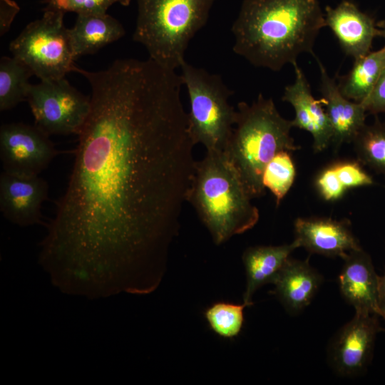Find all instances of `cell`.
Segmentation results:
<instances>
[{
  "mask_svg": "<svg viewBox=\"0 0 385 385\" xmlns=\"http://www.w3.org/2000/svg\"><path fill=\"white\" fill-rule=\"evenodd\" d=\"M76 72L91 86V108L38 262L56 284L88 297L153 291L195 168L181 76L150 58Z\"/></svg>",
  "mask_w": 385,
  "mask_h": 385,
  "instance_id": "cell-1",
  "label": "cell"
},
{
  "mask_svg": "<svg viewBox=\"0 0 385 385\" xmlns=\"http://www.w3.org/2000/svg\"><path fill=\"white\" fill-rule=\"evenodd\" d=\"M326 26L319 0H243L232 24L233 51L256 67L279 71L312 51Z\"/></svg>",
  "mask_w": 385,
  "mask_h": 385,
  "instance_id": "cell-2",
  "label": "cell"
},
{
  "mask_svg": "<svg viewBox=\"0 0 385 385\" xmlns=\"http://www.w3.org/2000/svg\"><path fill=\"white\" fill-rule=\"evenodd\" d=\"M224 151H207L195 163L187 202L197 212L214 242L221 245L252 229L259 210Z\"/></svg>",
  "mask_w": 385,
  "mask_h": 385,
  "instance_id": "cell-3",
  "label": "cell"
},
{
  "mask_svg": "<svg viewBox=\"0 0 385 385\" xmlns=\"http://www.w3.org/2000/svg\"><path fill=\"white\" fill-rule=\"evenodd\" d=\"M292 127L273 100L262 93L250 105L244 101L237 104L235 123L223 151L252 199L265 194L262 175L273 157L300 148L290 135Z\"/></svg>",
  "mask_w": 385,
  "mask_h": 385,
  "instance_id": "cell-4",
  "label": "cell"
},
{
  "mask_svg": "<svg viewBox=\"0 0 385 385\" xmlns=\"http://www.w3.org/2000/svg\"><path fill=\"white\" fill-rule=\"evenodd\" d=\"M136 1L133 41L160 65L172 70L180 68L190 41L206 24L215 0Z\"/></svg>",
  "mask_w": 385,
  "mask_h": 385,
  "instance_id": "cell-5",
  "label": "cell"
},
{
  "mask_svg": "<svg viewBox=\"0 0 385 385\" xmlns=\"http://www.w3.org/2000/svg\"><path fill=\"white\" fill-rule=\"evenodd\" d=\"M180 68L189 96L188 131L207 151H223L235 123L237 111L229 103L233 91L221 76L185 61Z\"/></svg>",
  "mask_w": 385,
  "mask_h": 385,
  "instance_id": "cell-6",
  "label": "cell"
},
{
  "mask_svg": "<svg viewBox=\"0 0 385 385\" xmlns=\"http://www.w3.org/2000/svg\"><path fill=\"white\" fill-rule=\"evenodd\" d=\"M64 14L44 11L41 19L29 23L9 45L13 57L27 66L41 81L66 77L76 66L68 29L63 24Z\"/></svg>",
  "mask_w": 385,
  "mask_h": 385,
  "instance_id": "cell-7",
  "label": "cell"
},
{
  "mask_svg": "<svg viewBox=\"0 0 385 385\" xmlns=\"http://www.w3.org/2000/svg\"><path fill=\"white\" fill-rule=\"evenodd\" d=\"M26 101L34 125L49 136L78 135L91 108L90 96L72 86L66 77L30 84Z\"/></svg>",
  "mask_w": 385,
  "mask_h": 385,
  "instance_id": "cell-8",
  "label": "cell"
},
{
  "mask_svg": "<svg viewBox=\"0 0 385 385\" xmlns=\"http://www.w3.org/2000/svg\"><path fill=\"white\" fill-rule=\"evenodd\" d=\"M58 153L49 135L35 125L11 123L0 128L4 172L27 177L39 175Z\"/></svg>",
  "mask_w": 385,
  "mask_h": 385,
  "instance_id": "cell-9",
  "label": "cell"
},
{
  "mask_svg": "<svg viewBox=\"0 0 385 385\" xmlns=\"http://www.w3.org/2000/svg\"><path fill=\"white\" fill-rule=\"evenodd\" d=\"M376 314L356 313L337 334L330 346V359L341 374L352 375L368 364L377 333L381 329Z\"/></svg>",
  "mask_w": 385,
  "mask_h": 385,
  "instance_id": "cell-10",
  "label": "cell"
},
{
  "mask_svg": "<svg viewBox=\"0 0 385 385\" xmlns=\"http://www.w3.org/2000/svg\"><path fill=\"white\" fill-rule=\"evenodd\" d=\"M48 184L37 176L0 175V211L10 222L29 227L41 222V207L48 199Z\"/></svg>",
  "mask_w": 385,
  "mask_h": 385,
  "instance_id": "cell-11",
  "label": "cell"
},
{
  "mask_svg": "<svg viewBox=\"0 0 385 385\" xmlns=\"http://www.w3.org/2000/svg\"><path fill=\"white\" fill-rule=\"evenodd\" d=\"M324 19L344 53L354 61L369 53L374 38L381 36L374 19L349 0L334 7L327 6Z\"/></svg>",
  "mask_w": 385,
  "mask_h": 385,
  "instance_id": "cell-12",
  "label": "cell"
},
{
  "mask_svg": "<svg viewBox=\"0 0 385 385\" xmlns=\"http://www.w3.org/2000/svg\"><path fill=\"white\" fill-rule=\"evenodd\" d=\"M295 78L292 84L284 88L282 101L290 103L295 116L293 127L308 131L313 138V149L321 152L332 143V130L323 108L322 99L317 100L311 92L309 83L297 61L293 64Z\"/></svg>",
  "mask_w": 385,
  "mask_h": 385,
  "instance_id": "cell-13",
  "label": "cell"
},
{
  "mask_svg": "<svg viewBox=\"0 0 385 385\" xmlns=\"http://www.w3.org/2000/svg\"><path fill=\"white\" fill-rule=\"evenodd\" d=\"M339 276L341 293L356 313L376 314L380 317L379 302V276L371 257L361 247L349 252Z\"/></svg>",
  "mask_w": 385,
  "mask_h": 385,
  "instance_id": "cell-14",
  "label": "cell"
},
{
  "mask_svg": "<svg viewBox=\"0 0 385 385\" xmlns=\"http://www.w3.org/2000/svg\"><path fill=\"white\" fill-rule=\"evenodd\" d=\"M295 240L311 253L344 259L361 247L347 221L326 217L297 218Z\"/></svg>",
  "mask_w": 385,
  "mask_h": 385,
  "instance_id": "cell-15",
  "label": "cell"
},
{
  "mask_svg": "<svg viewBox=\"0 0 385 385\" xmlns=\"http://www.w3.org/2000/svg\"><path fill=\"white\" fill-rule=\"evenodd\" d=\"M320 71V88L332 130V144L337 149L344 143L353 142L366 125V109L362 103L346 98L340 92L334 78L330 77L316 57Z\"/></svg>",
  "mask_w": 385,
  "mask_h": 385,
  "instance_id": "cell-16",
  "label": "cell"
},
{
  "mask_svg": "<svg viewBox=\"0 0 385 385\" xmlns=\"http://www.w3.org/2000/svg\"><path fill=\"white\" fill-rule=\"evenodd\" d=\"M322 282V276L307 260L289 257L272 283L274 293L285 308L297 313L311 302Z\"/></svg>",
  "mask_w": 385,
  "mask_h": 385,
  "instance_id": "cell-17",
  "label": "cell"
},
{
  "mask_svg": "<svg viewBox=\"0 0 385 385\" xmlns=\"http://www.w3.org/2000/svg\"><path fill=\"white\" fill-rule=\"evenodd\" d=\"M300 247L297 240L279 246H256L247 248L243 253L247 286L243 303L251 306L255 291L266 283H272L277 274L289 260L291 253Z\"/></svg>",
  "mask_w": 385,
  "mask_h": 385,
  "instance_id": "cell-18",
  "label": "cell"
},
{
  "mask_svg": "<svg viewBox=\"0 0 385 385\" xmlns=\"http://www.w3.org/2000/svg\"><path fill=\"white\" fill-rule=\"evenodd\" d=\"M122 24L113 16L78 14L74 26L68 29L75 59L93 54L125 35Z\"/></svg>",
  "mask_w": 385,
  "mask_h": 385,
  "instance_id": "cell-19",
  "label": "cell"
},
{
  "mask_svg": "<svg viewBox=\"0 0 385 385\" xmlns=\"http://www.w3.org/2000/svg\"><path fill=\"white\" fill-rule=\"evenodd\" d=\"M385 67V46L355 60L349 72L339 77L338 87L346 98L362 103L369 96Z\"/></svg>",
  "mask_w": 385,
  "mask_h": 385,
  "instance_id": "cell-20",
  "label": "cell"
},
{
  "mask_svg": "<svg viewBox=\"0 0 385 385\" xmlns=\"http://www.w3.org/2000/svg\"><path fill=\"white\" fill-rule=\"evenodd\" d=\"M34 75L31 69L14 57L3 56L0 59V111L10 110L26 101Z\"/></svg>",
  "mask_w": 385,
  "mask_h": 385,
  "instance_id": "cell-21",
  "label": "cell"
},
{
  "mask_svg": "<svg viewBox=\"0 0 385 385\" xmlns=\"http://www.w3.org/2000/svg\"><path fill=\"white\" fill-rule=\"evenodd\" d=\"M353 143L359 161L385 175V123L365 125Z\"/></svg>",
  "mask_w": 385,
  "mask_h": 385,
  "instance_id": "cell-22",
  "label": "cell"
},
{
  "mask_svg": "<svg viewBox=\"0 0 385 385\" xmlns=\"http://www.w3.org/2000/svg\"><path fill=\"white\" fill-rule=\"evenodd\" d=\"M295 175L296 170L289 151L279 152L266 165L262 183L275 197L277 205L292 187Z\"/></svg>",
  "mask_w": 385,
  "mask_h": 385,
  "instance_id": "cell-23",
  "label": "cell"
},
{
  "mask_svg": "<svg viewBox=\"0 0 385 385\" xmlns=\"http://www.w3.org/2000/svg\"><path fill=\"white\" fill-rule=\"evenodd\" d=\"M247 306L219 302L213 304L205 312V317L212 331L223 338L232 339L241 332Z\"/></svg>",
  "mask_w": 385,
  "mask_h": 385,
  "instance_id": "cell-24",
  "label": "cell"
},
{
  "mask_svg": "<svg viewBox=\"0 0 385 385\" xmlns=\"http://www.w3.org/2000/svg\"><path fill=\"white\" fill-rule=\"evenodd\" d=\"M132 0H46L44 11L76 12L84 15H101L115 3L128 6Z\"/></svg>",
  "mask_w": 385,
  "mask_h": 385,
  "instance_id": "cell-25",
  "label": "cell"
},
{
  "mask_svg": "<svg viewBox=\"0 0 385 385\" xmlns=\"http://www.w3.org/2000/svg\"><path fill=\"white\" fill-rule=\"evenodd\" d=\"M333 165L337 176L346 190L374 184L372 177L363 169L360 162L344 161L337 163Z\"/></svg>",
  "mask_w": 385,
  "mask_h": 385,
  "instance_id": "cell-26",
  "label": "cell"
},
{
  "mask_svg": "<svg viewBox=\"0 0 385 385\" xmlns=\"http://www.w3.org/2000/svg\"><path fill=\"white\" fill-rule=\"evenodd\" d=\"M316 185L322 197L327 201L341 198L346 190L337 176L333 165L319 173L316 180Z\"/></svg>",
  "mask_w": 385,
  "mask_h": 385,
  "instance_id": "cell-27",
  "label": "cell"
},
{
  "mask_svg": "<svg viewBox=\"0 0 385 385\" xmlns=\"http://www.w3.org/2000/svg\"><path fill=\"white\" fill-rule=\"evenodd\" d=\"M366 111L385 113V67L369 96L362 103Z\"/></svg>",
  "mask_w": 385,
  "mask_h": 385,
  "instance_id": "cell-28",
  "label": "cell"
},
{
  "mask_svg": "<svg viewBox=\"0 0 385 385\" xmlns=\"http://www.w3.org/2000/svg\"><path fill=\"white\" fill-rule=\"evenodd\" d=\"M18 4L12 0H0V34H5L10 29L16 15L19 11Z\"/></svg>",
  "mask_w": 385,
  "mask_h": 385,
  "instance_id": "cell-29",
  "label": "cell"
},
{
  "mask_svg": "<svg viewBox=\"0 0 385 385\" xmlns=\"http://www.w3.org/2000/svg\"><path fill=\"white\" fill-rule=\"evenodd\" d=\"M379 302L381 310L380 317L385 320V273L382 277H379Z\"/></svg>",
  "mask_w": 385,
  "mask_h": 385,
  "instance_id": "cell-30",
  "label": "cell"
},
{
  "mask_svg": "<svg viewBox=\"0 0 385 385\" xmlns=\"http://www.w3.org/2000/svg\"><path fill=\"white\" fill-rule=\"evenodd\" d=\"M376 26L381 31V36L385 39V19L378 21Z\"/></svg>",
  "mask_w": 385,
  "mask_h": 385,
  "instance_id": "cell-31",
  "label": "cell"
}]
</instances>
